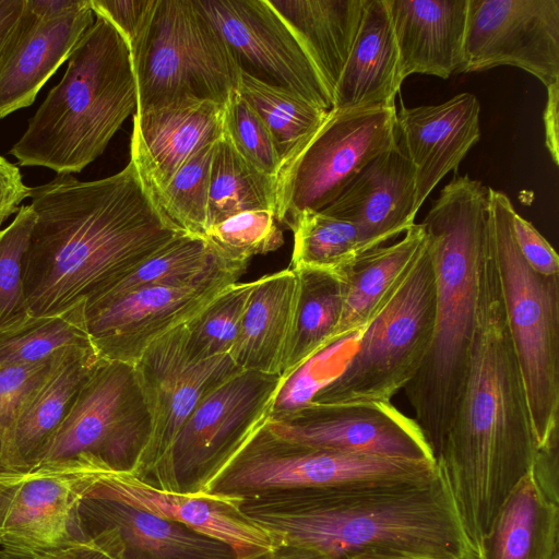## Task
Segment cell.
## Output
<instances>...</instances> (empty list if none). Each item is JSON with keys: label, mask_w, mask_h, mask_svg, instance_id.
<instances>
[{"label": "cell", "mask_w": 559, "mask_h": 559, "mask_svg": "<svg viewBox=\"0 0 559 559\" xmlns=\"http://www.w3.org/2000/svg\"><path fill=\"white\" fill-rule=\"evenodd\" d=\"M293 32L331 99L355 41L365 0H266Z\"/></svg>", "instance_id": "29"}, {"label": "cell", "mask_w": 559, "mask_h": 559, "mask_svg": "<svg viewBox=\"0 0 559 559\" xmlns=\"http://www.w3.org/2000/svg\"><path fill=\"white\" fill-rule=\"evenodd\" d=\"M559 82L547 86V102L544 110L545 144L556 165L559 164Z\"/></svg>", "instance_id": "50"}, {"label": "cell", "mask_w": 559, "mask_h": 559, "mask_svg": "<svg viewBox=\"0 0 559 559\" xmlns=\"http://www.w3.org/2000/svg\"><path fill=\"white\" fill-rule=\"evenodd\" d=\"M294 234L290 269L336 275L369 252L360 229L322 212H302L288 227Z\"/></svg>", "instance_id": "36"}, {"label": "cell", "mask_w": 559, "mask_h": 559, "mask_svg": "<svg viewBox=\"0 0 559 559\" xmlns=\"http://www.w3.org/2000/svg\"><path fill=\"white\" fill-rule=\"evenodd\" d=\"M223 134L249 165L263 175L276 178L282 159L273 138L238 90L224 104Z\"/></svg>", "instance_id": "43"}, {"label": "cell", "mask_w": 559, "mask_h": 559, "mask_svg": "<svg viewBox=\"0 0 559 559\" xmlns=\"http://www.w3.org/2000/svg\"><path fill=\"white\" fill-rule=\"evenodd\" d=\"M296 294L297 275L290 267L255 281L229 353L241 370L281 376Z\"/></svg>", "instance_id": "27"}, {"label": "cell", "mask_w": 559, "mask_h": 559, "mask_svg": "<svg viewBox=\"0 0 559 559\" xmlns=\"http://www.w3.org/2000/svg\"><path fill=\"white\" fill-rule=\"evenodd\" d=\"M437 461H409L316 448L275 435L266 425L228 460L201 493L249 497L292 488L412 480L438 472Z\"/></svg>", "instance_id": "10"}, {"label": "cell", "mask_w": 559, "mask_h": 559, "mask_svg": "<svg viewBox=\"0 0 559 559\" xmlns=\"http://www.w3.org/2000/svg\"><path fill=\"white\" fill-rule=\"evenodd\" d=\"M82 0H26L29 10L39 16H56L81 4Z\"/></svg>", "instance_id": "51"}, {"label": "cell", "mask_w": 559, "mask_h": 559, "mask_svg": "<svg viewBox=\"0 0 559 559\" xmlns=\"http://www.w3.org/2000/svg\"><path fill=\"white\" fill-rule=\"evenodd\" d=\"M399 143L396 108H331L283 160L275 178V217L287 227L302 212L331 204L376 157Z\"/></svg>", "instance_id": "9"}, {"label": "cell", "mask_w": 559, "mask_h": 559, "mask_svg": "<svg viewBox=\"0 0 559 559\" xmlns=\"http://www.w3.org/2000/svg\"><path fill=\"white\" fill-rule=\"evenodd\" d=\"M215 141L195 151L156 194L164 213L182 230L203 236L207 227L210 171Z\"/></svg>", "instance_id": "40"}, {"label": "cell", "mask_w": 559, "mask_h": 559, "mask_svg": "<svg viewBox=\"0 0 559 559\" xmlns=\"http://www.w3.org/2000/svg\"><path fill=\"white\" fill-rule=\"evenodd\" d=\"M267 427L277 436L338 452L409 461H437L414 418L390 402L321 404L306 402L271 415Z\"/></svg>", "instance_id": "17"}, {"label": "cell", "mask_w": 559, "mask_h": 559, "mask_svg": "<svg viewBox=\"0 0 559 559\" xmlns=\"http://www.w3.org/2000/svg\"><path fill=\"white\" fill-rule=\"evenodd\" d=\"M261 559H329L322 554L300 546L281 544Z\"/></svg>", "instance_id": "52"}, {"label": "cell", "mask_w": 559, "mask_h": 559, "mask_svg": "<svg viewBox=\"0 0 559 559\" xmlns=\"http://www.w3.org/2000/svg\"><path fill=\"white\" fill-rule=\"evenodd\" d=\"M246 271L222 265L192 285L143 287L85 308L99 357L134 365L153 342L197 317Z\"/></svg>", "instance_id": "15"}, {"label": "cell", "mask_w": 559, "mask_h": 559, "mask_svg": "<svg viewBox=\"0 0 559 559\" xmlns=\"http://www.w3.org/2000/svg\"><path fill=\"white\" fill-rule=\"evenodd\" d=\"M374 559H423V558H413V557H388V558H374Z\"/></svg>", "instance_id": "53"}, {"label": "cell", "mask_w": 559, "mask_h": 559, "mask_svg": "<svg viewBox=\"0 0 559 559\" xmlns=\"http://www.w3.org/2000/svg\"><path fill=\"white\" fill-rule=\"evenodd\" d=\"M107 469L81 453L0 472V550L34 557L84 538L81 504Z\"/></svg>", "instance_id": "12"}, {"label": "cell", "mask_w": 559, "mask_h": 559, "mask_svg": "<svg viewBox=\"0 0 559 559\" xmlns=\"http://www.w3.org/2000/svg\"><path fill=\"white\" fill-rule=\"evenodd\" d=\"M480 104L468 92L438 105L406 107L396 112L399 145L415 170L418 211L450 171H456L480 139Z\"/></svg>", "instance_id": "20"}, {"label": "cell", "mask_w": 559, "mask_h": 559, "mask_svg": "<svg viewBox=\"0 0 559 559\" xmlns=\"http://www.w3.org/2000/svg\"><path fill=\"white\" fill-rule=\"evenodd\" d=\"M403 81L386 1L365 0L355 41L332 94V108L394 106Z\"/></svg>", "instance_id": "26"}, {"label": "cell", "mask_w": 559, "mask_h": 559, "mask_svg": "<svg viewBox=\"0 0 559 559\" xmlns=\"http://www.w3.org/2000/svg\"><path fill=\"white\" fill-rule=\"evenodd\" d=\"M532 473L542 490L559 503L558 493V431L537 449Z\"/></svg>", "instance_id": "48"}, {"label": "cell", "mask_w": 559, "mask_h": 559, "mask_svg": "<svg viewBox=\"0 0 559 559\" xmlns=\"http://www.w3.org/2000/svg\"><path fill=\"white\" fill-rule=\"evenodd\" d=\"M402 79H449L463 60L468 0H385Z\"/></svg>", "instance_id": "25"}, {"label": "cell", "mask_w": 559, "mask_h": 559, "mask_svg": "<svg viewBox=\"0 0 559 559\" xmlns=\"http://www.w3.org/2000/svg\"><path fill=\"white\" fill-rule=\"evenodd\" d=\"M29 198L36 219L23 283L31 317L88 300L188 234L164 213L132 159L98 180L57 175L31 188Z\"/></svg>", "instance_id": "1"}, {"label": "cell", "mask_w": 559, "mask_h": 559, "mask_svg": "<svg viewBox=\"0 0 559 559\" xmlns=\"http://www.w3.org/2000/svg\"><path fill=\"white\" fill-rule=\"evenodd\" d=\"M239 507L282 544L329 559H478L440 467L412 480L266 491Z\"/></svg>", "instance_id": "3"}, {"label": "cell", "mask_w": 559, "mask_h": 559, "mask_svg": "<svg viewBox=\"0 0 559 559\" xmlns=\"http://www.w3.org/2000/svg\"><path fill=\"white\" fill-rule=\"evenodd\" d=\"M509 197L488 188V235L537 445L559 426V274L536 273L516 245Z\"/></svg>", "instance_id": "6"}, {"label": "cell", "mask_w": 559, "mask_h": 559, "mask_svg": "<svg viewBox=\"0 0 559 559\" xmlns=\"http://www.w3.org/2000/svg\"><path fill=\"white\" fill-rule=\"evenodd\" d=\"M131 55L138 87L135 114L186 100L224 105L238 90L240 66L193 0H156Z\"/></svg>", "instance_id": "8"}, {"label": "cell", "mask_w": 559, "mask_h": 559, "mask_svg": "<svg viewBox=\"0 0 559 559\" xmlns=\"http://www.w3.org/2000/svg\"><path fill=\"white\" fill-rule=\"evenodd\" d=\"M203 237L219 262L246 270L252 257L275 251L284 243L275 213L269 210L233 215L210 226Z\"/></svg>", "instance_id": "38"}, {"label": "cell", "mask_w": 559, "mask_h": 559, "mask_svg": "<svg viewBox=\"0 0 559 559\" xmlns=\"http://www.w3.org/2000/svg\"><path fill=\"white\" fill-rule=\"evenodd\" d=\"M420 224L436 273V316L425 360L404 390L437 460L473 346L479 266L488 242V188L468 175L454 176Z\"/></svg>", "instance_id": "4"}, {"label": "cell", "mask_w": 559, "mask_h": 559, "mask_svg": "<svg viewBox=\"0 0 559 559\" xmlns=\"http://www.w3.org/2000/svg\"><path fill=\"white\" fill-rule=\"evenodd\" d=\"M512 226L516 245L526 263L540 275L559 274L557 252L534 225L515 212Z\"/></svg>", "instance_id": "45"}, {"label": "cell", "mask_w": 559, "mask_h": 559, "mask_svg": "<svg viewBox=\"0 0 559 559\" xmlns=\"http://www.w3.org/2000/svg\"><path fill=\"white\" fill-rule=\"evenodd\" d=\"M285 379L241 370L204 396L177 432L153 487L201 493L269 419Z\"/></svg>", "instance_id": "11"}, {"label": "cell", "mask_w": 559, "mask_h": 559, "mask_svg": "<svg viewBox=\"0 0 559 559\" xmlns=\"http://www.w3.org/2000/svg\"><path fill=\"white\" fill-rule=\"evenodd\" d=\"M85 306L86 300H82L58 313L29 317L0 331V366L46 364L71 352L97 353Z\"/></svg>", "instance_id": "33"}, {"label": "cell", "mask_w": 559, "mask_h": 559, "mask_svg": "<svg viewBox=\"0 0 559 559\" xmlns=\"http://www.w3.org/2000/svg\"><path fill=\"white\" fill-rule=\"evenodd\" d=\"M238 92L265 123L282 163L321 124L329 111L288 88L242 70Z\"/></svg>", "instance_id": "37"}, {"label": "cell", "mask_w": 559, "mask_h": 559, "mask_svg": "<svg viewBox=\"0 0 559 559\" xmlns=\"http://www.w3.org/2000/svg\"><path fill=\"white\" fill-rule=\"evenodd\" d=\"M95 352H72L57 358L26 400L17 425V448L31 466L67 415L82 383L100 361Z\"/></svg>", "instance_id": "31"}, {"label": "cell", "mask_w": 559, "mask_h": 559, "mask_svg": "<svg viewBox=\"0 0 559 559\" xmlns=\"http://www.w3.org/2000/svg\"><path fill=\"white\" fill-rule=\"evenodd\" d=\"M421 224H414L402 240L361 255L340 274L342 312L330 346L358 334L391 294L426 243Z\"/></svg>", "instance_id": "30"}, {"label": "cell", "mask_w": 559, "mask_h": 559, "mask_svg": "<svg viewBox=\"0 0 559 559\" xmlns=\"http://www.w3.org/2000/svg\"><path fill=\"white\" fill-rule=\"evenodd\" d=\"M258 210L275 211V178L249 165L222 134L211 163L206 229L233 215Z\"/></svg>", "instance_id": "35"}, {"label": "cell", "mask_w": 559, "mask_h": 559, "mask_svg": "<svg viewBox=\"0 0 559 559\" xmlns=\"http://www.w3.org/2000/svg\"><path fill=\"white\" fill-rule=\"evenodd\" d=\"M224 105L186 100L133 115L131 158L154 194L201 146L223 134Z\"/></svg>", "instance_id": "23"}, {"label": "cell", "mask_w": 559, "mask_h": 559, "mask_svg": "<svg viewBox=\"0 0 559 559\" xmlns=\"http://www.w3.org/2000/svg\"><path fill=\"white\" fill-rule=\"evenodd\" d=\"M29 195L31 188L23 182L19 167L0 155V227Z\"/></svg>", "instance_id": "47"}, {"label": "cell", "mask_w": 559, "mask_h": 559, "mask_svg": "<svg viewBox=\"0 0 559 559\" xmlns=\"http://www.w3.org/2000/svg\"><path fill=\"white\" fill-rule=\"evenodd\" d=\"M93 23L90 0L56 16L36 15L25 0L17 34L0 67V119L33 104Z\"/></svg>", "instance_id": "21"}, {"label": "cell", "mask_w": 559, "mask_h": 559, "mask_svg": "<svg viewBox=\"0 0 559 559\" xmlns=\"http://www.w3.org/2000/svg\"><path fill=\"white\" fill-rule=\"evenodd\" d=\"M81 515L85 528L109 533L120 559H238L218 539L116 500L85 497Z\"/></svg>", "instance_id": "24"}, {"label": "cell", "mask_w": 559, "mask_h": 559, "mask_svg": "<svg viewBox=\"0 0 559 559\" xmlns=\"http://www.w3.org/2000/svg\"><path fill=\"white\" fill-rule=\"evenodd\" d=\"M86 536L62 547L38 554L33 559H120L107 531L86 528Z\"/></svg>", "instance_id": "46"}, {"label": "cell", "mask_w": 559, "mask_h": 559, "mask_svg": "<svg viewBox=\"0 0 559 559\" xmlns=\"http://www.w3.org/2000/svg\"><path fill=\"white\" fill-rule=\"evenodd\" d=\"M512 66L559 82V0H468L457 73Z\"/></svg>", "instance_id": "16"}, {"label": "cell", "mask_w": 559, "mask_h": 559, "mask_svg": "<svg viewBox=\"0 0 559 559\" xmlns=\"http://www.w3.org/2000/svg\"><path fill=\"white\" fill-rule=\"evenodd\" d=\"M255 281L234 283L186 323V347L193 360L229 355Z\"/></svg>", "instance_id": "39"}, {"label": "cell", "mask_w": 559, "mask_h": 559, "mask_svg": "<svg viewBox=\"0 0 559 559\" xmlns=\"http://www.w3.org/2000/svg\"><path fill=\"white\" fill-rule=\"evenodd\" d=\"M85 497L116 500L185 524L229 545L238 559L263 557L282 544L275 535L242 513L239 498L165 491L131 472L107 469Z\"/></svg>", "instance_id": "19"}, {"label": "cell", "mask_w": 559, "mask_h": 559, "mask_svg": "<svg viewBox=\"0 0 559 559\" xmlns=\"http://www.w3.org/2000/svg\"><path fill=\"white\" fill-rule=\"evenodd\" d=\"M415 170L395 145L372 159L322 212L356 225L370 251L415 224Z\"/></svg>", "instance_id": "22"}, {"label": "cell", "mask_w": 559, "mask_h": 559, "mask_svg": "<svg viewBox=\"0 0 559 559\" xmlns=\"http://www.w3.org/2000/svg\"><path fill=\"white\" fill-rule=\"evenodd\" d=\"M186 324L153 342L134 364L152 430L134 476L153 486L173 441L200 401L241 371L229 355L204 360L190 358Z\"/></svg>", "instance_id": "14"}, {"label": "cell", "mask_w": 559, "mask_h": 559, "mask_svg": "<svg viewBox=\"0 0 559 559\" xmlns=\"http://www.w3.org/2000/svg\"><path fill=\"white\" fill-rule=\"evenodd\" d=\"M95 15L108 20L123 36L131 52L144 35L156 0H90Z\"/></svg>", "instance_id": "44"}, {"label": "cell", "mask_w": 559, "mask_h": 559, "mask_svg": "<svg viewBox=\"0 0 559 559\" xmlns=\"http://www.w3.org/2000/svg\"><path fill=\"white\" fill-rule=\"evenodd\" d=\"M222 265L203 236L182 234L86 300L85 308L143 287L192 285Z\"/></svg>", "instance_id": "34"}, {"label": "cell", "mask_w": 559, "mask_h": 559, "mask_svg": "<svg viewBox=\"0 0 559 559\" xmlns=\"http://www.w3.org/2000/svg\"><path fill=\"white\" fill-rule=\"evenodd\" d=\"M67 61L61 81L10 150L20 166H41L57 175L80 173L136 110L131 49L108 20L96 15Z\"/></svg>", "instance_id": "5"}, {"label": "cell", "mask_w": 559, "mask_h": 559, "mask_svg": "<svg viewBox=\"0 0 559 559\" xmlns=\"http://www.w3.org/2000/svg\"><path fill=\"white\" fill-rule=\"evenodd\" d=\"M537 449L488 235L467 374L437 456L478 559L500 506L532 471Z\"/></svg>", "instance_id": "2"}, {"label": "cell", "mask_w": 559, "mask_h": 559, "mask_svg": "<svg viewBox=\"0 0 559 559\" xmlns=\"http://www.w3.org/2000/svg\"><path fill=\"white\" fill-rule=\"evenodd\" d=\"M479 559H559V503L527 473L500 506Z\"/></svg>", "instance_id": "28"}, {"label": "cell", "mask_w": 559, "mask_h": 559, "mask_svg": "<svg viewBox=\"0 0 559 559\" xmlns=\"http://www.w3.org/2000/svg\"><path fill=\"white\" fill-rule=\"evenodd\" d=\"M294 271L297 275V294L281 369L284 379L330 347L343 304L338 275L309 269Z\"/></svg>", "instance_id": "32"}, {"label": "cell", "mask_w": 559, "mask_h": 559, "mask_svg": "<svg viewBox=\"0 0 559 559\" xmlns=\"http://www.w3.org/2000/svg\"><path fill=\"white\" fill-rule=\"evenodd\" d=\"M25 9V0H0V67L13 44Z\"/></svg>", "instance_id": "49"}, {"label": "cell", "mask_w": 559, "mask_h": 559, "mask_svg": "<svg viewBox=\"0 0 559 559\" xmlns=\"http://www.w3.org/2000/svg\"><path fill=\"white\" fill-rule=\"evenodd\" d=\"M246 72L288 88L323 110L331 96L299 41L266 0H193Z\"/></svg>", "instance_id": "18"}, {"label": "cell", "mask_w": 559, "mask_h": 559, "mask_svg": "<svg viewBox=\"0 0 559 559\" xmlns=\"http://www.w3.org/2000/svg\"><path fill=\"white\" fill-rule=\"evenodd\" d=\"M257 559H261V557H260V558H257Z\"/></svg>", "instance_id": "54"}, {"label": "cell", "mask_w": 559, "mask_h": 559, "mask_svg": "<svg viewBox=\"0 0 559 559\" xmlns=\"http://www.w3.org/2000/svg\"><path fill=\"white\" fill-rule=\"evenodd\" d=\"M436 293L433 261L426 239L391 294L358 333L357 350L343 370L318 388L309 401L390 402L425 360L433 334Z\"/></svg>", "instance_id": "7"}, {"label": "cell", "mask_w": 559, "mask_h": 559, "mask_svg": "<svg viewBox=\"0 0 559 559\" xmlns=\"http://www.w3.org/2000/svg\"><path fill=\"white\" fill-rule=\"evenodd\" d=\"M35 219L33 207L22 205L13 221L0 229V331L17 326L31 317L23 266Z\"/></svg>", "instance_id": "41"}, {"label": "cell", "mask_w": 559, "mask_h": 559, "mask_svg": "<svg viewBox=\"0 0 559 559\" xmlns=\"http://www.w3.org/2000/svg\"><path fill=\"white\" fill-rule=\"evenodd\" d=\"M55 360L37 365L0 366V472L28 467L17 448L19 419L26 400Z\"/></svg>", "instance_id": "42"}, {"label": "cell", "mask_w": 559, "mask_h": 559, "mask_svg": "<svg viewBox=\"0 0 559 559\" xmlns=\"http://www.w3.org/2000/svg\"><path fill=\"white\" fill-rule=\"evenodd\" d=\"M151 430L134 365L100 359L35 463L88 453L115 471L132 472Z\"/></svg>", "instance_id": "13"}]
</instances>
